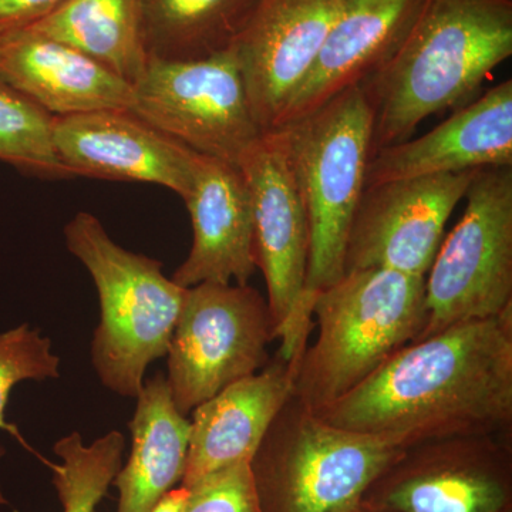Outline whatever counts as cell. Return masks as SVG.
Listing matches in <instances>:
<instances>
[{
    "label": "cell",
    "mask_w": 512,
    "mask_h": 512,
    "mask_svg": "<svg viewBox=\"0 0 512 512\" xmlns=\"http://www.w3.org/2000/svg\"><path fill=\"white\" fill-rule=\"evenodd\" d=\"M333 426L399 448L507 436L512 421V311L416 340L352 392L318 410Z\"/></svg>",
    "instance_id": "obj_1"
},
{
    "label": "cell",
    "mask_w": 512,
    "mask_h": 512,
    "mask_svg": "<svg viewBox=\"0 0 512 512\" xmlns=\"http://www.w3.org/2000/svg\"><path fill=\"white\" fill-rule=\"evenodd\" d=\"M340 0H258L232 53L264 133L275 130L311 73Z\"/></svg>",
    "instance_id": "obj_13"
},
{
    "label": "cell",
    "mask_w": 512,
    "mask_h": 512,
    "mask_svg": "<svg viewBox=\"0 0 512 512\" xmlns=\"http://www.w3.org/2000/svg\"><path fill=\"white\" fill-rule=\"evenodd\" d=\"M463 217L424 276L426 325L419 339L512 311V167L480 168Z\"/></svg>",
    "instance_id": "obj_7"
},
{
    "label": "cell",
    "mask_w": 512,
    "mask_h": 512,
    "mask_svg": "<svg viewBox=\"0 0 512 512\" xmlns=\"http://www.w3.org/2000/svg\"><path fill=\"white\" fill-rule=\"evenodd\" d=\"M188 497H190V488L184 487V485L174 487L160 498L151 512H185Z\"/></svg>",
    "instance_id": "obj_28"
},
{
    "label": "cell",
    "mask_w": 512,
    "mask_h": 512,
    "mask_svg": "<svg viewBox=\"0 0 512 512\" xmlns=\"http://www.w3.org/2000/svg\"><path fill=\"white\" fill-rule=\"evenodd\" d=\"M298 362L276 356L255 375L229 384L192 410L181 485L238 463H251L275 417L295 394Z\"/></svg>",
    "instance_id": "obj_18"
},
{
    "label": "cell",
    "mask_w": 512,
    "mask_h": 512,
    "mask_svg": "<svg viewBox=\"0 0 512 512\" xmlns=\"http://www.w3.org/2000/svg\"><path fill=\"white\" fill-rule=\"evenodd\" d=\"M0 80L53 117L133 106V86L126 80L28 28L0 35Z\"/></svg>",
    "instance_id": "obj_19"
},
{
    "label": "cell",
    "mask_w": 512,
    "mask_h": 512,
    "mask_svg": "<svg viewBox=\"0 0 512 512\" xmlns=\"http://www.w3.org/2000/svg\"><path fill=\"white\" fill-rule=\"evenodd\" d=\"M424 5L426 0H340L318 60L276 128L312 113L382 69L409 36Z\"/></svg>",
    "instance_id": "obj_17"
},
{
    "label": "cell",
    "mask_w": 512,
    "mask_h": 512,
    "mask_svg": "<svg viewBox=\"0 0 512 512\" xmlns=\"http://www.w3.org/2000/svg\"><path fill=\"white\" fill-rule=\"evenodd\" d=\"M511 56L512 0H426L396 55L360 84L373 111V153L477 99Z\"/></svg>",
    "instance_id": "obj_2"
},
{
    "label": "cell",
    "mask_w": 512,
    "mask_h": 512,
    "mask_svg": "<svg viewBox=\"0 0 512 512\" xmlns=\"http://www.w3.org/2000/svg\"><path fill=\"white\" fill-rule=\"evenodd\" d=\"M28 29L79 50L131 86L150 60L141 0H64Z\"/></svg>",
    "instance_id": "obj_21"
},
{
    "label": "cell",
    "mask_w": 512,
    "mask_h": 512,
    "mask_svg": "<svg viewBox=\"0 0 512 512\" xmlns=\"http://www.w3.org/2000/svg\"><path fill=\"white\" fill-rule=\"evenodd\" d=\"M238 165L251 192L255 262L268 289L278 356L299 362L313 328L305 301L309 224L279 131L265 133Z\"/></svg>",
    "instance_id": "obj_9"
},
{
    "label": "cell",
    "mask_w": 512,
    "mask_h": 512,
    "mask_svg": "<svg viewBox=\"0 0 512 512\" xmlns=\"http://www.w3.org/2000/svg\"><path fill=\"white\" fill-rule=\"evenodd\" d=\"M318 336L296 366L293 396L322 410L416 342L426 325L423 276L384 268L346 271L313 302Z\"/></svg>",
    "instance_id": "obj_3"
},
{
    "label": "cell",
    "mask_w": 512,
    "mask_h": 512,
    "mask_svg": "<svg viewBox=\"0 0 512 512\" xmlns=\"http://www.w3.org/2000/svg\"><path fill=\"white\" fill-rule=\"evenodd\" d=\"M183 200L191 217L192 247L171 279L183 288L204 282L248 285L258 268L251 192L241 167L197 154Z\"/></svg>",
    "instance_id": "obj_16"
},
{
    "label": "cell",
    "mask_w": 512,
    "mask_h": 512,
    "mask_svg": "<svg viewBox=\"0 0 512 512\" xmlns=\"http://www.w3.org/2000/svg\"><path fill=\"white\" fill-rule=\"evenodd\" d=\"M272 340L268 302L252 286L204 282L187 288L165 377L178 412L188 416L229 384L264 369Z\"/></svg>",
    "instance_id": "obj_8"
},
{
    "label": "cell",
    "mask_w": 512,
    "mask_h": 512,
    "mask_svg": "<svg viewBox=\"0 0 512 512\" xmlns=\"http://www.w3.org/2000/svg\"><path fill=\"white\" fill-rule=\"evenodd\" d=\"M126 437L113 430L92 444L77 431L63 437L53 451L62 463L49 464L63 512H94L123 466Z\"/></svg>",
    "instance_id": "obj_23"
},
{
    "label": "cell",
    "mask_w": 512,
    "mask_h": 512,
    "mask_svg": "<svg viewBox=\"0 0 512 512\" xmlns=\"http://www.w3.org/2000/svg\"><path fill=\"white\" fill-rule=\"evenodd\" d=\"M187 488L185 512H262L251 463L222 468Z\"/></svg>",
    "instance_id": "obj_26"
},
{
    "label": "cell",
    "mask_w": 512,
    "mask_h": 512,
    "mask_svg": "<svg viewBox=\"0 0 512 512\" xmlns=\"http://www.w3.org/2000/svg\"><path fill=\"white\" fill-rule=\"evenodd\" d=\"M53 121L55 117L0 80V161L36 177H70L56 154Z\"/></svg>",
    "instance_id": "obj_24"
},
{
    "label": "cell",
    "mask_w": 512,
    "mask_h": 512,
    "mask_svg": "<svg viewBox=\"0 0 512 512\" xmlns=\"http://www.w3.org/2000/svg\"><path fill=\"white\" fill-rule=\"evenodd\" d=\"M353 512H390L386 510H382V508L373 507V505H369L366 503H363L359 505V507L356 508Z\"/></svg>",
    "instance_id": "obj_29"
},
{
    "label": "cell",
    "mask_w": 512,
    "mask_h": 512,
    "mask_svg": "<svg viewBox=\"0 0 512 512\" xmlns=\"http://www.w3.org/2000/svg\"><path fill=\"white\" fill-rule=\"evenodd\" d=\"M136 413L128 423L131 453L114 477L116 512H151L184 477L191 420L178 412L161 373L144 382Z\"/></svg>",
    "instance_id": "obj_20"
},
{
    "label": "cell",
    "mask_w": 512,
    "mask_h": 512,
    "mask_svg": "<svg viewBox=\"0 0 512 512\" xmlns=\"http://www.w3.org/2000/svg\"><path fill=\"white\" fill-rule=\"evenodd\" d=\"M363 503L390 512H510V447L503 436H463L404 448Z\"/></svg>",
    "instance_id": "obj_11"
},
{
    "label": "cell",
    "mask_w": 512,
    "mask_h": 512,
    "mask_svg": "<svg viewBox=\"0 0 512 512\" xmlns=\"http://www.w3.org/2000/svg\"><path fill=\"white\" fill-rule=\"evenodd\" d=\"M476 171L366 187L350 227L345 272L384 268L424 278L439 251L448 218Z\"/></svg>",
    "instance_id": "obj_12"
},
{
    "label": "cell",
    "mask_w": 512,
    "mask_h": 512,
    "mask_svg": "<svg viewBox=\"0 0 512 512\" xmlns=\"http://www.w3.org/2000/svg\"><path fill=\"white\" fill-rule=\"evenodd\" d=\"M130 110L194 153L237 165L265 134L232 50L200 60H148Z\"/></svg>",
    "instance_id": "obj_10"
},
{
    "label": "cell",
    "mask_w": 512,
    "mask_h": 512,
    "mask_svg": "<svg viewBox=\"0 0 512 512\" xmlns=\"http://www.w3.org/2000/svg\"><path fill=\"white\" fill-rule=\"evenodd\" d=\"M64 238L99 293L94 370L111 392L136 399L148 365L167 356L187 288L167 278L157 259L120 247L89 212L74 215Z\"/></svg>",
    "instance_id": "obj_4"
},
{
    "label": "cell",
    "mask_w": 512,
    "mask_h": 512,
    "mask_svg": "<svg viewBox=\"0 0 512 512\" xmlns=\"http://www.w3.org/2000/svg\"><path fill=\"white\" fill-rule=\"evenodd\" d=\"M63 2L64 0H0V35L28 28Z\"/></svg>",
    "instance_id": "obj_27"
},
{
    "label": "cell",
    "mask_w": 512,
    "mask_h": 512,
    "mask_svg": "<svg viewBox=\"0 0 512 512\" xmlns=\"http://www.w3.org/2000/svg\"><path fill=\"white\" fill-rule=\"evenodd\" d=\"M60 357L53 353L52 340L29 323L0 333V429H10L5 421L6 406L13 387L25 380L59 379ZM3 450H0V458ZM8 504L0 488V505Z\"/></svg>",
    "instance_id": "obj_25"
},
{
    "label": "cell",
    "mask_w": 512,
    "mask_h": 512,
    "mask_svg": "<svg viewBox=\"0 0 512 512\" xmlns=\"http://www.w3.org/2000/svg\"><path fill=\"white\" fill-rule=\"evenodd\" d=\"M284 140L309 224L305 301L345 274V254L373 156V111L353 86L301 119L275 128Z\"/></svg>",
    "instance_id": "obj_5"
},
{
    "label": "cell",
    "mask_w": 512,
    "mask_h": 512,
    "mask_svg": "<svg viewBox=\"0 0 512 512\" xmlns=\"http://www.w3.org/2000/svg\"><path fill=\"white\" fill-rule=\"evenodd\" d=\"M488 167H512L511 79L454 110L424 136L376 150L366 187Z\"/></svg>",
    "instance_id": "obj_15"
},
{
    "label": "cell",
    "mask_w": 512,
    "mask_h": 512,
    "mask_svg": "<svg viewBox=\"0 0 512 512\" xmlns=\"http://www.w3.org/2000/svg\"><path fill=\"white\" fill-rule=\"evenodd\" d=\"M53 144L70 177L157 184L184 198L197 153L130 109L55 117Z\"/></svg>",
    "instance_id": "obj_14"
},
{
    "label": "cell",
    "mask_w": 512,
    "mask_h": 512,
    "mask_svg": "<svg viewBox=\"0 0 512 512\" xmlns=\"http://www.w3.org/2000/svg\"><path fill=\"white\" fill-rule=\"evenodd\" d=\"M258 0H141L150 59L200 60L234 46Z\"/></svg>",
    "instance_id": "obj_22"
},
{
    "label": "cell",
    "mask_w": 512,
    "mask_h": 512,
    "mask_svg": "<svg viewBox=\"0 0 512 512\" xmlns=\"http://www.w3.org/2000/svg\"><path fill=\"white\" fill-rule=\"evenodd\" d=\"M403 451L333 426L293 396L251 461L262 512H353Z\"/></svg>",
    "instance_id": "obj_6"
}]
</instances>
